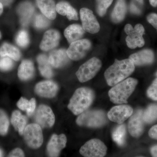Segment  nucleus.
<instances>
[{
    "label": "nucleus",
    "instance_id": "9b49d317",
    "mask_svg": "<svg viewBox=\"0 0 157 157\" xmlns=\"http://www.w3.org/2000/svg\"><path fill=\"white\" fill-rule=\"evenodd\" d=\"M82 28L86 32L96 34L100 30L101 27L93 12L87 8H82L79 11Z\"/></svg>",
    "mask_w": 157,
    "mask_h": 157
},
{
    "label": "nucleus",
    "instance_id": "c85d7f7f",
    "mask_svg": "<svg viewBox=\"0 0 157 157\" xmlns=\"http://www.w3.org/2000/svg\"><path fill=\"white\" fill-rule=\"evenodd\" d=\"M142 118L144 122L151 123L157 119V105L151 104L143 112Z\"/></svg>",
    "mask_w": 157,
    "mask_h": 157
},
{
    "label": "nucleus",
    "instance_id": "39448f33",
    "mask_svg": "<svg viewBox=\"0 0 157 157\" xmlns=\"http://www.w3.org/2000/svg\"><path fill=\"white\" fill-rule=\"evenodd\" d=\"M22 135L25 142L30 148L37 149L43 144L44 139L42 128L36 123L27 125Z\"/></svg>",
    "mask_w": 157,
    "mask_h": 157
},
{
    "label": "nucleus",
    "instance_id": "aec40b11",
    "mask_svg": "<svg viewBox=\"0 0 157 157\" xmlns=\"http://www.w3.org/2000/svg\"><path fill=\"white\" fill-rule=\"evenodd\" d=\"M36 3L42 14L48 19L53 20L56 18V9L53 0H36Z\"/></svg>",
    "mask_w": 157,
    "mask_h": 157
},
{
    "label": "nucleus",
    "instance_id": "c03bdc74",
    "mask_svg": "<svg viewBox=\"0 0 157 157\" xmlns=\"http://www.w3.org/2000/svg\"><path fill=\"white\" fill-rule=\"evenodd\" d=\"M150 4L152 6L154 7H156L157 6V0H149Z\"/></svg>",
    "mask_w": 157,
    "mask_h": 157
},
{
    "label": "nucleus",
    "instance_id": "2eb2a0df",
    "mask_svg": "<svg viewBox=\"0 0 157 157\" xmlns=\"http://www.w3.org/2000/svg\"><path fill=\"white\" fill-rule=\"evenodd\" d=\"M143 111L137 109L129 120L128 128L130 135L133 137H138L142 135L144 131Z\"/></svg>",
    "mask_w": 157,
    "mask_h": 157
},
{
    "label": "nucleus",
    "instance_id": "cd10ccee",
    "mask_svg": "<svg viewBox=\"0 0 157 157\" xmlns=\"http://www.w3.org/2000/svg\"><path fill=\"white\" fill-rule=\"evenodd\" d=\"M126 128L124 124L118 126L114 129L112 133L113 140L119 146H122L125 142Z\"/></svg>",
    "mask_w": 157,
    "mask_h": 157
},
{
    "label": "nucleus",
    "instance_id": "0eeeda50",
    "mask_svg": "<svg viewBox=\"0 0 157 157\" xmlns=\"http://www.w3.org/2000/svg\"><path fill=\"white\" fill-rule=\"evenodd\" d=\"M101 67L102 63L99 59L92 58L79 67L76 72V76L80 82H86L94 78Z\"/></svg>",
    "mask_w": 157,
    "mask_h": 157
},
{
    "label": "nucleus",
    "instance_id": "dca6fc26",
    "mask_svg": "<svg viewBox=\"0 0 157 157\" xmlns=\"http://www.w3.org/2000/svg\"><path fill=\"white\" fill-rule=\"evenodd\" d=\"M60 35L57 30L50 29L44 33L39 47L43 51H48L56 48L59 45Z\"/></svg>",
    "mask_w": 157,
    "mask_h": 157
},
{
    "label": "nucleus",
    "instance_id": "c756f323",
    "mask_svg": "<svg viewBox=\"0 0 157 157\" xmlns=\"http://www.w3.org/2000/svg\"><path fill=\"white\" fill-rule=\"evenodd\" d=\"M10 122L8 116L5 110L0 109V135L5 136L9 132Z\"/></svg>",
    "mask_w": 157,
    "mask_h": 157
},
{
    "label": "nucleus",
    "instance_id": "5701e85b",
    "mask_svg": "<svg viewBox=\"0 0 157 157\" xmlns=\"http://www.w3.org/2000/svg\"><path fill=\"white\" fill-rule=\"evenodd\" d=\"M56 12L63 16H67L69 20H78V13L76 9L73 8L69 3L61 2L58 3L56 6Z\"/></svg>",
    "mask_w": 157,
    "mask_h": 157
},
{
    "label": "nucleus",
    "instance_id": "e433bc0d",
    "mask_svg": "<svg viewBox=\"0 0 157 157\" xmlns=\"http://www.w3.org/2000/svg\"><path fill=\"white\" fill-rule=\"evenodd\" d=\"M7 157H25V154L21 148L17 147L11 151Z\"/></svg>",
    "mask_w": 157,
    "mask_h": 157
},
{
    "label": "nucleus",
    "instance_id": "c9c22d12",
    "mask_svg": "<svg viewBox=\"0 0 157 157\" xmlns=\"http://www.w3.org/2000/svg\"><path fill=\"white\" fill-rule=\"evenodd\" d=\"M30 105V101L25 98L21 97L17 103V107L21 110L27 111L29 109Z\"/></svg>",
    "mask_w": 157,
    "mask_h": 157
},
{
    "label": "nucleus",
    "instance_id": "37998d69",
    "mask_svg": "<svg viewBox=\"0 0 157 157\" xmlns=\"http://www.w3.org/2000/svg\"><path fill=\"white\" fill-rule=\"evenodd\" d=\"M131 10L132 12H134L135 13H140V11L137 9V7H135V5L132 4V6H131Z\"/></svg>",
    "mask_w": 157,
    "mask_h": 157
},
{
    "label": "nucleus",
    "instance_id": "09e8293b",
    "mask_svg": "<svg viewBox=\"0 0 157 157\" xmlns=\"http://www.w3.org/2000/svg\"><path fill=\"white\" fill-rule=\"evenodd\" d=\"M1 37H2V34H1V32H0V39H1Z\"/></svg>",
    "mask_w": 157,
    "mask_h": 157
},
{
    "label": "nucleus",
    "instance_id": "7c9ffc66",
    "mask_svg": "<svg viewBox=\"0 0 157 157\" xmlns=\"http://www.w3.org/2000/svg\"><path fill=\"white\" fill-rule=\"evenodd\" d=\"M113 0H96V10L99 16L103 17Z\"/></svg>",
    "mask_w": 157,
    "mask_h": 157
},
{
    "label": "nucleus",
    "instance_id": "8fccbe9b",
    "mask_svg": "<svg viewBox=\"0 0 157 157\" xmlns=\"http://www.w3.org/2000/svg\"><path fill=\"white\" fill-rule=\"evenodd\" d=\"M156 76H157V73H156Z\"/></svg>",
    "mask_w": 157,
    "mask_h": 157
},
{
    "label": "nucleus",
    "instance_id": "bb28decb",
    "mask_svg": "<svg viewBox=\"0 0 157 157\" xmlns=\"http://www.w3.org/2000/svg\"><path fill=\"white\" fill-rule=\"evenodd\" d=\"M0 56L8 57L17 61L20 59L21 55L19 49L15 46L9 43H5L0 48Z\"/></svg>",
    "mask_w": 157,
    "mask_h": 157
},
{
    "label": "nucleus",
    "instance_id": "7ed1b4c3",
    "mask_svg": "<svg viewBox=\"0 0 157 157\" xmlns=\"http://www.w3.org/2000/svg\"><path fill=\"white\" fill-rule=\"evenodd\" d=\"M135 78H128L116 84L108 92L110 101L115 104H126L137 84Z\"/></svg>",
    "mask_w": 157,
    "mask_h": 157
},
{
    "label": "nucleus",
    "instance_id": "79ce46f5",
    "mask_svg": "<svg viewBox=\"0 0 157 157\" xmlns=\"http://www.w3.org/2000/svg\"><path fill=\"white\" fill-rule=\"evenodd\" d=\"M13 0H0V2L5 6H8L12 2Z\"/></svg>",
    "mask_w": 157,
    "mask_h": 157
},
{
    "label": "nucleus",
    "instance_id": "58836bf2",
    "mask_svg": "<svg viewBox=\"0 0 157 157\" xmlns=\"http://www.w3.org/2000/svg\"><path fill=\"white\" fill-rule=\"evenodd\" d=\"M30 105L29 109L27 110L26 113L29 116L33 115L35 112L36 108V100L35 98H33L30 100Z\"/></svg>",
    "mask_w": 157,
    "mask_h": 157
},
{
    "label": "nucleus",
    "instance_id": "f704fd0d",
    "mask_svg": "<svg viewBox=\"0 0 157 157\" xmlns=\"http://www.w3.org/2000/svg\"><path fill=\"white\" fill-rule=\"evenodd\" d=\"M149 98L154 101H157V78L154 79L147 91Z\"/></svg>",
    "mask_w": 157,
    "mask_h": 157
},
{
    "label": "nucleus",
    "instance_id": "4468645a",
    "mask_svg": "<svg viewBox=\"0 0 157 157\" xmlns=\"http://www.w3.org/2000/svg\"><path fill=\"white\" fill-rule=\"evenodd\" d=\"M59 86L56 82L52 80H45L38 82L35 87V92L42 98H52L56 95Z\"/></svg>",
    "mask_w": 157,
    "mask_h": 157
},
{
    "label": "nucleus",
    "instance_id": "a18cd8bd",
    "mask_svg": "<svg viewBox=\"0 0 157 157\" xmlns=\"http://www.w3.org/2000/svg\"><path fill=\"white\" fill-rule=\"evenodd\" d=\"M3 11V5L2 3L0 2V15L2 14Z\"/></svg>",
    "mask_w": 157,
    "mask_h": 157
},
{
    "label": "nucleus",
    "instance_id": "6ab92c4d",
    "mask_svg": "<svg viewBox=\"0 0 157 157\" xmlns=\"http://www.w3.org/2000/svg\"><path fill=\"white\" fill-rule=\"evenodd\" d=\"M35 74L33 63L30 60H23L19 65L17 76L21 81H28L33 78Z\"/></svg>",
    "mask_w": 157,
    "mask_h": 157
},
{
    "label": "nucleus",
    "instance_id": "393cba45",
    "mask_svg": "<svg viewBox=\"0 0 157 157\" xmlns=\"http://www.w3.org/2000/svg\"><path fill=\"white\" fill-rule=\"evenodd\" d=\"M11 122L19 135L22 136L27 123V118L25 116L23 115L18 110H14L11 114Z\"/></svg>",
    "mask_w": 157,
    "mask_h": 157
},
{
    "label": "nucleus",
    "instance_id": "423d86ee",
    "mask_svg": "<svg viewBox=\"0 0 157 157\" xmlns=\"http://www.w3.org/2000/svg\"><path fill=\"white\" fill-rule=\"evenodd\" d=\"M124 31L128 35L125 40L128 48L134 49L144 45L145 42L143 36L145 33V29L142 25L138 24L133 28L131 24H128L125 26Z\"/></svg>",
    "mask_w": 157,
    "mask_h": 157
},
{
    "label": "nucleus",
    "instance_id": "72a5a7b5",
    "mask_svg": "<svg viewBox=\"0 0 157 157\" xmlns=\"http://www.w3.org/2000/svg\"><path fill=\"white\" fill-rule=\"evenodd\" d=\"M14 67V63L12 59L8 57H4L0 59V70L2 71H10Z\"/></svg>",
    "mask_w": 157,
    "mask_h": 157
},
{
    "label": "nucleus",
    "instance_id": "ea45409f",
    "mask_svg": "<svg viewBox=\"0 0 157 157\" xmlns=\"http://www.w3.org/2000/svg\"><path fill=\"white\" fill-rule=\"evenodd\" d=\"M148 134L151 138L157 139V125L152 127L149 131Z\"/></svg>",
    "mask_w": 157,
    "mask_h": 157
},
{
    "label": "nucleus",
    "instance_id": "a211bd4d",
    "mask_svg": "<svg viewBox=\"0 0 157 157\" xmlns=\"http://www.w3.org/2000/svg\"><path fill=\"white\" fill-rule=\"evenodd\" d=\"M129 59L136 66L151 64L154 61V53L151 49H143L131 55Z\"/></svg>",
    "mask_w": 157,
    "mask_h": 157
},
{
    "label": "nucleus",
    "instance_id": "a878e982",
    "mask_svg": "<svg viewBox=\"0 0 157 157\" xmlns=\"http://www.w3.org/2000/svg\"><path fill=\"white\" fill-rule=\"evenodd\" d=\"M37 61L39 65V72L43 77L47 78H51L54 73L52 67L48 57L45 55L40 54L37 56Z\"/></svg>",
    "mask_w": 157,
    "mask_h": 157
},
{
    "label": "nucleus",
    "instance_id": "412c9836",
    "mask_svg": "<svg viewBox=\"0 0 157 157\" xmlns=\"http://www.w3.org/2000/svg\"><path fill=\"white\" fill-rule=\"evenodd\" d=\"M17 11L21 24L23 26L27 25L34 13L33 6L28 2L22 3L18 6Z\"/></svg>",
    "mask_w": 157,
    "mask_h": 157
},
{
    "label": "nucleus",
    "instance_id": "b1692460",
    "mask_svg": "<svg viewBox=\"0 0 157 157\" xmlns=\"http://www.w3.org/2000/svg\"><path fill=\"white\" fill-rule=\"evenodd\" d=\"M127 12V5L125 0H117L111 14L112 22L119 23L124 19Z\"/></svg>",
    "mask_w": 157,
    "mask_h": 157
},
{
    "label": "nucleus",
    "instance_id": "6e6552de",
    "mask_svg": "<svg viewBox=\"0 0 157 157\" xmlns=\"http://www.w3.org/2000/svg\"><path fill=\"white\" fill-rule=\"evenodd\" d=\"M107 150V146L101 140L92 139L80 147L79 153L84 157H104Z\"/></svg>",
    "mask_w": 157,
    "mask_h": 157
},
{
    "label": "nucleus",
    "instance_id": "4be33fe9",
    "mask_svg": "<svg viewBox=\"0 0 157 157\" xmlns=\"http://www.w3.org/2000/svg\"><path fill=\"white\" fill-rule=\"evenodd\" d=\"M85 33L82 26L78 24L69 25L65 29L64 35L70 44L81 39Z\"/></svg>",
    "mask_w": 157,
    "mask_h": 157
},
{
    "label": "nucleus",
    "instance_id": "f257e3e1",
    "mask_svg": "<svg viewBox=\"0 0 157 157\" xmlns=\"http://www.w3.org/2000/svg\"><path fill=\"white\" fill-rule=\"evenodd\" d=\"M135 70V65L130 59H124L121 60L115 59L113 64L105 71L104 77L108 85L114 86L126 79Z\"/></svg>",
    "mask_w": 157,
    "mask_h": 157
},
{
    "label": "nucleus",
    "instance_id": "f8f14e48",
    "mask_svg": "<svg viewBox=\"0 0 157 157\" xmlns=\"http://www.w3.org/2000/svg\"><path fill=\"white\" fill-rule=\"evenodd\" d=\"M67 137L63 134L52 135L46 146V153L48 157H59L62 151L66 147Z\"/></svg>",
    "mask_w": 157,
    "mask_h": 157
},
{
    "label": "nucleus",
    "instance_id": "2f4dec72",
    "mask_svg": "<svg viewBox=\"0 0 157 157\" xmlns=\"http://www.w3.org/2000/svg\"><path fill=\"white\" fill-rule=\"evenodd\" d=\"M16 42L17 45L22 48L27 47L29 43V34L24 30L19 31L16 37Z\"/></svg>",
    "mask_w": 157,
    "mask_h": 157
},
{
    "label": "nucleus",
    "instance_id": "a19ab883",
    "mask_svg": "<svg viewBox=\"0 0 157 157\" xmlns=\"http://www.w3.org/2000/svg\"><path fill=\"white\" fill-rule=\"evenodd\" d=\"M151 153L153 157H157V145L153 146L151 148Z\"/></svg>",
    "mask_w": 157,
    "mask_h": 157
},
{
    "label": "nucleus",
    "instance_id": "de8ad7c7",
    "mask_svg": "<svg viewBox=\"0 0 157 157\" xmlns=\"http://www.w3.org/2000/svg\"><path fill=\"white\" fill-rule=\"evenodd\" d=\"M136 1H137V2H138L141 3V4H143V0H136Z\"/></svg>",
    "mask_w": 157,
    "mask_h": 157
},
{
    "label": "nucleus",
    "instance_id": "9d476101",
    "mask_svg": "<svg viewBox=\"0 0 157 157\" xmlns=\"http://www.w3.org/2000/svg\"><path fill=\"white\" fill-rule=\"evenodd\" d=\"M36 123L41 128H52L55 122V116L49 106L45 104L39 105L34 116Z\"/></svg>",
    "mask_w": 157,
    "mask_h": 157
},
{
    "label": "nucleus",
    "instance_id": "20e7f679",
    "mask_svg": "<svg viewBox=\"0 0 157 157\" xmlns=\"http://www.w3.org/2000/svg\"><path fill=\"white\" fill-rule=\"evenodd\" d=\"M107 122L105 113L101 110H86L79 114L76 120L78 125L91 128H100Z\"/></svg>",
    "mask_w": 157,
    "mask_h": 157
},
{
    "label": "nucleus",
    "instance_id": "4c0bfd02",
    "mask_svg": "<svg viewBox=\"0 0 157 157\" xmlns=\"http://www.w3.org/2000/svg\"><path fill=\"white\" fill-rule=\"evenodd\" d=\"M147 21L155 28L157 31V14L151 13L147 15Z\"/></svg>",
    "mask_w": 157,
    "mask_h": 157
},
{
    "label": "nucleus",
    "instance_id": "f3484780",
    "mask_svg": "<svg viewBox=\"0 0 157 157\" xmlns=\"http://www.w3.org/2000/svg\"><path fill=\"white\" fill-rule=\"evenodd\" d=\"M52 67L55 68L63 67L67 64L70 58L65 49H56L50 52L48 57Z\"/></svg>",
    "mask_w": 157,
    "mask_h": 157
},
{
    "label": "nucleus",
    "instance_id": "49530a36",
    "mask_svg": "<svg viewBox=\"0 0 157 157\" xmlns=\"http://www.w3.org/2000/svg\"><path fill=\"white\" fill-rule=\"evenodd\" d=\"M0 157H4V152L1 148H0Z\"/></svg>",
    "mask_w": 157,
    "mask_h": 157
},
{
    "label": "nucleus",
    "instance_id": "f03ea898",
    "mask_svg": "<svg viewBox=\"0 0 157 157\" xmlns=\"http://www.w3.org/2000/svg\"><path fill=\"white\" fill-rule=\"evenodd\" d=\"M94 98V93L90 88H78L71 97L68 108L74 115H79L89 108Z\"/></svg>",
    "mask_w": 157,
    "mask_h": 157
},
{
    "label": "nucleus",
    "instance_id": "473e14b6",
    "mask_svg": "<svg viewBox=\"0 0 157 157\" xmlns=\"http://www.w3.org/2000/svg\"><path fill=\"white\" fill-rule=\"evenodd\" d=\"M34 24L36 28L41 29L48 27L50 24V21L43 14H39L35 17Z\"/></svg>",
    "mask_w": 157,
    "mask_h": 157
},
{
    "label": "nucleus",
    "instance_id": "1a4fd4ad",
    "mask_svg": "<svg viewBox=\"0 0 157 157\" xmlns=\"http://www.w3.org/2000/svg\"><path fill=\"white\" fill-rule=\"evenodd\" d=\"M91 47V42L88 39H80L70 44L67 50V54L72 60H79L86 56Z\"/></svg>",
    "mask_w": 157,
    "mask_h": 157
},
{
    "label": "nucleus",
    "instance_id": "ddd939ff",
    "mask_svg": "<svg viewBox=\"0 0 157 157\" xmlns=\"http://www.w3.org/2000/svg\"><path fill=\"white\" fill-rule=\"evenodd\" d=\"M133 113V109L129 105H118L109 110L107 116L109 120L120 124L131 117Z\"/></svg>",
    "mask_w": 157,
    "mask_h": 157
}]
</instances>
